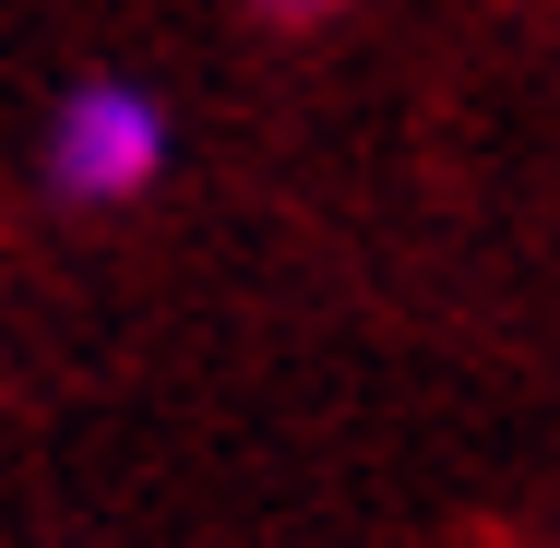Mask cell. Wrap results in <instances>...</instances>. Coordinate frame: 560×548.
<instances>
[{"label":"cell","mask_w":560,"mask_h":548,"mask_svg":"<svg viewBox=\"0 0 560 548\" xmlns=\"http://www.w3.org/2000/svg\"><path fill=\"white\" fill-rule=\"evenodd\" d=\"M275 24H323V12H346V0H262Z\"/></svg>","instance_id":"cell-2"},{"label":"cell","mask_w":560,"mask_h":548,"mask_svg":"<svg viewBox=\"0 0 560 548\" xmlns=\"http://www.w3.org/2000/svg\"><path fill=\"white\" fill-rule=\"evenodd\" d=\"M155 167H167V108L143 84L96 72V84H72L48 108V191L60 203H131Z\"/></svg>","instance_id":"cell-1"}]
</instances>
